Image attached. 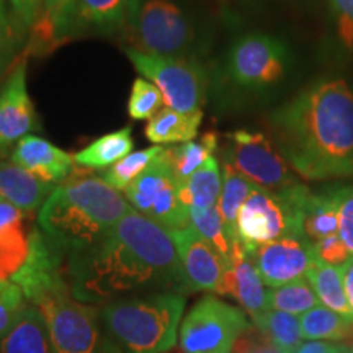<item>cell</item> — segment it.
Returning a JSON list of instances; mask_svg holds the SVG:
<instances>
[{
	"label": "cell",
	"instance_id": "41",
	"mask_svg": "<svg viewBox=\"0 0 353 353\" xmlns=\"http://www.w3.org/2000/svg\"><path fill=\"white\" fill-rule=\"evenodd\" d=\"M23 211L17 208L15 205H12L10 201H7L6 198H2V200H0V232H2L3 229L23 221Z\"/></svg>",
	"mask_w": 353,
	"mask_h": 353
},
{
	"label": "cell",
	"instance_id": "22",
	"mask_svg": "<svg viewBox=\"0 0 353 353\" xmlns=\"http://www.w3.org/2000/svg\"><path fill=\"white\" fill-rule=\"evenodd\" d=\"M203 121V112L182 113L162 108L149 120L144 134L154 144H185L196 138Z\"/></svg>",
	"mask_w": 353,
	"mask_h": 353
},
{
	"label": "cell",
	"instance_id": "31",
	"mask_svg": "<svg viewBox=\"0 0 353 353\" xmlns=\"http://www.w3.org/2000/svg\"><path fill=\"white\" fill-rule=\"evenodd\" d=\"M30 255V232L23 221L0 232V281H12Z\"/></svg>",
	"mask_w": 353,
	"mask_h": 353
},
{
	"label": "cell",
	"instance_id": "25",
	"mask_svg": "<svg viewBox=\"0 0 353 353\" xmlns=\"http://www.w3.org/2000/svg\"><path fill=\"white\" fill-rule=\"evenodd\" d=\"M221 190L223 175L218 159L213 156L188 180L179 185V195L188 210H208L218 205Z\"/></svg>",
	"mask_w": 353,
	"mask_h": 353
},
{
	"label": "cell",
	"instance_id": "45",
	"mask_svg": "<svg viewBox=\"0 0 353 353\" xmlns=\"http://www.w3.org/2000/svg\"><path fill=\"white\" fill-rule=\"evenodd\" d=\"M10 21H12V19L7 15L6 3H3V0H0V30H2L3 26H7Z\"/></svg>",
	"mask_w": 353,
	"mask_h": 353
},
{
	"label": "cell",
	"instance_id": "24",
	"mask_svg": "<svg viewBox=\"0 0 353 353\" xmlns=\"http://www.w3.org/2000/svg\"><path fill=\"white\" fill-rule=\"evenodd\" d=\"M343 275H345V265L334 267V265L316 260L311 270L307 272L306 278L317 294V298H319L321 304L332 309L334 312L345 317V319L352 321L353 309L348 303Z\"/></svg>",
	"mask_w": 353,
	"mask_h": 353
},
{
	"label": "cell",
	"instance_id": "17",
	"mask_svg": "<svg viewBox=\"0 0 353 353\" xmlns=\"http://www.w3.org/2000/svg\"><path fill=\"white\" fill-rule=\"evenodd\" d=\"M170 236L192 291H211L221 294L226 268L213 245L192 224L170 231Z\"/></svg>",
	"mask_w": 353,
	"mask_h": 353
},
{
	"label": "cell",
	"instance_id": "16",
	"mask_svg": "<svg viewBox=\"0 0 353 353\" xmlns=\"http://www.w3.org/2000/svg\"><path fill=\"white\" fill-rule=\"evenodd\" d=\"M39 128L37 110L26 88V57L0 88V148L7 151Z\"/></svg>",
	"mask_w": 353,
	"mask_h": 353
},
{
	"label": "cell",
	"instance_id": "30",
	"mask_svg": "<svg viewBox=\"0 0 353 353\" xmlns=\"http://www.w3.org/2000/svg\"><path fill=\"white\" fill-rule=\"evenodd\" d=\"M190 224L213 245V249L223 260L224 268L229 267L232 257V249L239 239H234L224 226L218 206L208 210H188Z\"/></svg>",
	"mask_w": 353,
	"mask_h": 353
},
{
	"label": "cell",
	"instance_id": "6",
	"mask_svg": "<svg viewBox=\"0 0 353 353\" xmlns=\"http://www.w3.org/2000/svg\"><path fill=\"white\" fill-rule=\"evenodd\" d=\"M128 28L132 50L145 54L185 57L195 41L192 20L172 0H144Z\"/></svg>",
	"mask_w": 353,
	"mask_h": 353
},
{
	"label": "cell",
	"instance_id": "34",
	"mask_svg": "<svg viewBox=\"0 0 353 353\" xmlns=\"http://www.w3.org/2000/svg\"><path fill=\"white\" fill-rule=\"evenodd\" d=\"M164 97L152 82L138 77L132 82L130 100H128V113L132 120H151L162 110Z\"/></svg>",
	"mask_w": 353,
	"mask_h": 353
},
{
	"label": "cell",
	"instance_id": "1",
	"mask_svg": "<svg viewBox=\"0 0 353 353\" xmlns=\"http://www.w3.org/2000/svg\"><path fill=\"white\" fill-rule=\"evenodd\" d=\"M69 275L72 296L87 304L136 293H193L170 231L134 208L99 244L70 255Z\"/></svg>",
	"mask_w": 353,
	"mask_h": 353
},
{
	"label": "cell",
	"instance_id": "37",
	"mask_svg": "<svg viewBox=\"0 0 353 353\" xmlns=\"http://www.w3.org/2000/svg\"><path fill=\"white\" fill-rule=\"evenodd\" d=\"M337 39L347 52L353 51V0H330Z\"/></svg>",
	"mask_w": 353,
	"mask_h": 353
},
{
	"label": "cell",
	"instance_id": "18",
	"mask_svg": "<svg viewBox=\"0 0 353 353\" xmlns=\"http://www.w3.org/2000/svg\"><path fill=\"white\" fill-rule=\"evenodd\" d=\"M263 280L241 239L234 244L231 263L224 272L221 296L236 298L252 319L267 312L268 296Z\"/></svg>",
	"mask_w": 353,
	"mask_h": 353
},
{
	"label": "cell",
	"instance_id": "29",
	"mask_svg": "<svg viewBox=\"0 0 353 353\" xmlns=\"http://www.w3.org/2000/svg\"><path fill=\"white\" fill-rule=\"evenodd\" d=\"M352 321L345 319V317L334 312L332 309L322 306V304L312 307L311 311L304 312V314L299 317L303 337L309 339L311 342H345Z\"/></svg>",
	"mask_w": 353,
	"mask_h": 353
},
{
	"label": "cell",
	"instance_id": "32",
	"mask_svg": "<svg viewBox=\"0 0 353 353\" xmlns=\"http://www.w3.org/2000/svg\"><path fill=\"white\" fill-rule=\"evenodd\" d=\"M267 296L270 309L288 312L293 316H303L304 312L321 304L307 278H299L296 281L278 286V288H268Z\"/></svg>",
	"mask_w": 353,
	"mask_h": 353
},
{
	"label": "cell",
	"instance_id": "10",
	"mask_svg": "<svg viewBox=\"0 0 353 353\" xmlns=\"http://www.w3.org/2000/svg\"><path fill=\"white\" fill-rule=\"evenodd\" d=\"M288 64V50L281 39L249 33L237 38L229 50L228 74L242 88L262 90L280 82Z\"/></svg>",
	"mask_w": 353,
	"mask_h": 353
},
{
	"label": "cell",
	"instance_id": "35",
	"mask_svg": "<svg viewBox=\"0 0 353 353\" xmlns=\"http://www.w3.org/2000/svg\"><path fill=\"white\" fill-rule=\"evenodd\" d=\"M25 33L10 21L0 30V88L23 57H20Z\"/></svg>",
	"mask_w": 353,
	"mask_h": 353
},
{
	"label": "cell",
	"instance_id": "21",
	"mask_svg": "<svg viewBox=\"0 0 353 353\" xmlns=\"http://www.w3.org/2000/svg\"><path fill=\"white\" fill-rule=\"evenodd\" d=\"M0 353H56L39 309L26 304L12 329L0 339Z\"/></svg>",
	"mask_w": 353,
	"mask_h": 353
},
{
	"label": "cell",
	"instance_id": "19",
	"mask_svg": "<svg viewBox=\"0 0 353 353\" xmlns=\"http://www.w3.org/2000/svg\"><path fill=\"white\" fill-rule=\"evenodd\" d=\"M13 164L23 167L43 182L61 185L74 172V156L57 148L50 141L30 134L15 144L10 154Z\"/></svg>",
	"mask_w": 353,
	"mask_h": 353
},
{
	"label": "cell",
	"instance_id": "12",
	"mask_svg": "<svg viewBox=\"0 0 353 353\" xmlns=\"http://www.w3.org/2000/svg\"><path fill=\"white\" fill-rule=\"evenodd\" d=\"M237 236L247 252L281 237H294L288 206L280 192L255 187L237 216Z\"/></svg>",
	"mask_w": 353,
	"mask_h": 353
},
{
	"label": "cell",
	"instance_id": "48",
	"mask_svg": "<svg viewBox=\"0 0 353 353\" xmlns=\"http://www.w3.org/2000/svg\"><path fill=\"white\" fill-rule=\"evenodd\" d=\"M3 285V281H0V286H2Z\"/></svg>",
	"mask_w": 353,
	"mask_h": 353
},
{
	"label": "cell",
	"instance_id": "9",
	"mask_svg": "<svg viewBox=\"0 0 353 353\" xmlns=\"http://www.w3.org/2000/svg\"><path fill=\"white\" fill-rule=\"evenodd\" d=\"M125 198L131 208L167 231L190 226L188 208L180 200L179 183L165 159V149L125 190Z\"/></svg>",
	"mask_w": 353,
	"mask_h": 353
},
{
	"label": "cell",
	"instance_id": "2",
	"mask_svg": "<svg viewBox=\"0 0 353 353\" xmlns=\"http://www.w3.org/2000/svg\"><path fill=\"white\" fill-rule=\"evenodd\" d=\"M276 149L306 180L353 176V94L342 79L312 83L270 117Z\"/></svg>",
	"mask_w": 353,
	"mask_h": 353
},
{
	"label": "cell",
	"instance_id": "13",
	"mask_svg": "<svg viewBox=\"0 0 353 353\" xmlns=\"http://www.w3.org/2000/svg\"><path fill=\"white\" fill-rule=\"evenodd\" d=\"M249 254L268 288H278L299 278H306L316 262L311 242L293 236L259 245Z\"/></svg>",
	"mask_w": 353,
	"mask_h": 353
},
{
	"label": "cell",
	"instance_id": "3",
	"mask_svg": "<svg viewBox=\"0 0 353 353\" xmlns=\"http://www.w3.org/2000/svg\"><path fill=\"white\" fill-rule=\"evenodd\" d=\"M131 205L118 190L95 176L57 185L38 213L44 236L63 252H85L120 223Z\"/></svg>",
	"mask_w": 353,
	"mask_h": 353
},
{
	"label": "cell",
	"instance_id": "4",
	"mask_svg": "<svg viewBox=\"0 0 353 353\" xmlns=\"http://www.w3.org/2000/svg\"><path fill=\"white\" fill-rule=\"evenodd\" d=\"M185 294L154 293L108 303L101 317L130 353L169 352L179 339Z\"/></svg>",
	"mask_w": 353,
	"mask_h": 353
},
{
	"label": "cell",
	"instance_id": "26",
	"mask_svg": "<svg viewBox=\"0 0 353 353\" xmlns=\"http://www.w3.org/2000/svg\"><path fill=\"white\" fill-rule=\"evenodd\" d=\"M216 151H218V134L214 131L205 132L200 139L165 149V159L174 172L176 183L182 185L185 180H188L208 162V159L213 157Z\"/></svg>",
	"mask_w": 353,
	"mask_h": 353
},
{
	"label": "cell",
	"instance_id": "28",
	"mask_svg": "<svg viewBox=\"0 0 353 353\" xmlns=\"http://www.w3.org/2000/svg\"><path fill=\"white\" fill-rule=\"evenodd\" d=\"M254 322L260 332L270 339L278 352L296 353L298 348L303 345L304 337L301 332V322L296 316L268 309L267 312L254 319Z\"/></svg>",
	"mask_w": 353,
	"mask_h": 353
},
{
	"label": "cell",
	"instance_id": "20",
	"mask_svg": "<svg viewBox=\"0 0 353 353\" xmlns=\"http://www.w3.org/2000/svg\"><path fill=\"white\" fill-rule=\"evenodd\" d=\"M56 185L46 183L12 161H0V192L2 196L23 213L41 210Z\"/></svg>",
	"mask_w": 353,
	"mask_h": 353
},
{
	"label": "cell",
	"instance_id": "43",
	"mask_svg": "<svg viewBox=\"0 0 353 353\" xmlns=\"http://www.w3.org/2000/svg\"><path fill=\"white\" fill-rule=\"evenodd\" d=\"M343 281H345L348 303H350V306L353 309V259L348 263H345V275H343Z\"/></svg>",
	"mask_w": 353,
	"mask_h": 353
},
{
	"label": "cell",
	"instance_id": "40",
	"mask_svg": "<svg viewBox=\"0 0 353 353\" xmlns=\"http://www.w3.org/2000/svg\"><path fill=\"white\" fill-rule=\"evenodd\" d=\"M10 6V19L21 32L32 30L43 10L44 0H7Z\"/></svg>",
	"mask_w": 353,
	"mask_h": 353
},
{
	"label": "cell",
	"instance_id": "44",
	"mask_svg": "<svg viewBox=\"0 0 353 353\" xmlns=\"http://www.w3.org/2000/svg\"><path fill=\"white\" fill-rule=\"evenodd\" d=\"M97 353H123V352H121V348L117 345V343H114L113 341H110L108 337H105V339H101L100 347H99V350H97Z\"/></svg>",
	"mask_w": 353,
	"mask_h": 353
},
{
	"label": "cell",
	"instance_id": "47",
	"mask_svg": "<svg viewBox=\"0 0 353 353\" xmlns=\"http://www.w3.org/2000/svg\"><path fill=\"white\" fill-rule=\"evenodd\" d=\"M2 198H3V196H2V192H0V200H2Z\"/></svg>",
	"mask_w": 353,
	"mask_h": 353
},
{
	"label": "cell",
	"instance_id": "11",
	"mask_svg": "<svg viewBox=\"0 0 353 353\" xmlns=\"http://www.w3.org/2000/svg\"><path fill=\"white\" fill-rule=\"evenodd\" d=\"M226 138V164L257 187L278 192L298 183L288 162L262 132L237 130L229 132Z\"/></svg>",
	"mask_w": 353,
	"mask_h": 353
},
{
	"label": "cell",
	"instance_id": "5",
	"mask_svg": "<svg viewBox=\"0 0 353 353\" xmlns=\"http://www.w3.org/2000/svg\"><path fill=\"white\" fill-rule=\"evenodd\" d=\"M125 52L143 79L161 90L167 108L182 113L201 112L206 103L208 74L200 61L145 54L132 48H126Z\"/></svg>",
	"mask_w": 353,
	"mask_h": 353
},
{
	"label": "cell",
	"instance_id": "14",
	"mask_svg": "<svg viewBox=\"0 0 353 353\" xmlns=\"http://www.w3.org/2000/svg\"><path fill=\"white\" fill-rule=\"evenodd\" d=\"M61 263H63V250L52 244L43 231L32 229L28 260L23 268L12 278V283L23 291L30 304L38 303L46 294L69 286L61 272Z\"/></svg>",
	"mask_w": 353,
	"mask_h": 353
},
{
	"label": "cell",
	"instance_id": "23",
	"mask_svg": "<svg viewBox=\"0 0 353 353\" xmlns=\"http://www.w3.org/2000/svg\"><path fill=\"white\" fill-rule=\"evenodd\" d=\"M134 148L131 126L100 136L74 156L77 167L85 170H105L131 154Z\"/></svg>",
	"mask_w": 353,
	"mask_h": 353
},
{
	"label": "cell",
	"instance_id": "42",
	"mask_svg": "<svg viewBox=\"0 0 353 353\" xmlns=\"http://www.w3.org/2000/svg\"><path fill=\"white\" fill-rule=\"evenodd\" d=\"M296 353H353L352 347L332 345L325 342H307L298 348Z\"/></svg>",
	"mask_w": 353,
	"mask_h": 353
},
{
	"label": "cell",
	"instance_id": "8",
	"mask_svg": "<svg viewBox=\"0 0 353 353\" xmlns=\"http://www.w3.org/2000/svg\"><path fill=\"white\" fill-rule=\"evenodd\" d=\"M46 321L56 353H97L100 347L99 309L72 296L70 286L34 303Z\"/></svg>",
	"mask_w": 353,
	"mask_h": 353
},
{
	"label": "cell",
	"instance_id": "46",
	"mask_svg": "<svg viewBox=\"0 0 353 353\" xmlns=\"http://www.w3.org/2000/svg\"><path fill=\"white\" fill-rule=\"evenodd\" d=\"M3 156H6V151H3V149H2V148H0V159H2Z\"/></svg>",
	"mask_w": 353,
	"mask_h": 353
},
{
	"label": "cell",
	"instance_id": "7",
	"mask_svg": "<svg viewBox=\"0 0 353 353\" xmlns=\"http://www.w3.org/2000/svg\"><path fill=\"white\" fill-rule=\"evenodd\" d=\"M249 327L242 309L216 296H205L180 324V347L183 353H231Z\"/></svg>",
	"mask_w": 353,
	"mask_h": 353
},
{
	"label": "cell",
	"instance_id": "49",
	"mask_svg": "<svg viewBox=\"0 0 353 353\" xmlns=\"http://www.w3.org/2000/svg\"><path fill=\"white\" fill-rule=\"evenodd\" d=\"M278 353H286V352H278Z\"/></svg>",
	"mask_w": 353,
	"mask_h": 353
},
{
	"label": "cell",
	"instance_id": "15",
	"mask_svg": "<svg viewBox=\"0 0 353 353\" xmlns=\"http://www.w3.org/2000/svg\"><path fill=\"white\" fill-rule=\"evenodd\" d=\"M139 0H70L61 39L68 41L79 34H112L126 28Z\"/></svg>",
	"mask_w": 353,
	"mask_h": 353
},
{
	"label": "cell",
	"instance_id": "39",
	"mask_svg": "<svg viewBox=\"0 0 353 353\" xmlns=\"http://www.w3.org/2000/svg\"><path fill=\"white\" fill-rule=\"evenodd\" d=\"M312 247H314L316 260H319V262L334 265V267H342V265H345L352 260V255L347 250V247L339 234L325 237V239L312 244Z\"/></svg>",
	"mask_w": 353,
	"mask_h": 353
},
{
	"label": "cell",
	"instance_id": "33",
	"mask_svg": "<svg viewBox=\"0 0 353 353\" xmlns=\"http://www.w3.org/2000/svg\"><path fill=\"white\" fill-rule=\"evenodd\" d=\"M162 152H164V148L151 145V148L143 149V151L128 154L126 157H123L120 162H117L105 172L103 180L118 192H125Z\"/></svg>",
	"mask_w": 353,
	"mask_h": 353
},
{
	"label": "cell",
	"instance_id": "27",
	"mask_svg": "<svg viewBox=\"0 0 353 353\" xmlns=\"http://www.w3.org/2000/svg\"><path fill=\"white\" fill-rule=\"evenodd\" d=\"M257 185L247 180L244 175L236 172L231 165L224 164L223 167V190L218 200V211L223 218L224 226L234 239H239L237 236V216L242 205L247 201V198L252 195V192Z\"/></svg>",
	"mask_w": 353,
	"mask_h": 353
},
{
	"label": "cell",
	"instance_id": "36",
	"mask_svg": "<svg viewBox=\"0 0 353 353\" xmlns=\"http://www.w3.org/2000/svg\"><path fill=\"white\" fill-rule=\"evenodd\" d=\"M26 304L28 301L23 291L12 281H3L0 286V339L12 329L13 322Z\"/></svg>",
	"mask_w": 353,
	"mask_h": 353
},
{
	"label": "cell",
	"instance_id": "38",
	"mask_svg": "<svg viewBox=\"0 0 353 353\" xmlns=\"http://www.w3.org/2000/svg\"><path fill=\"white\" fill-rule=\"evenodd\" d=\"M339 236L353 259V185L337 188Z\"/></svg>",
	"mask_w": 353,
	"mask_h": 353
}]
</instances>
